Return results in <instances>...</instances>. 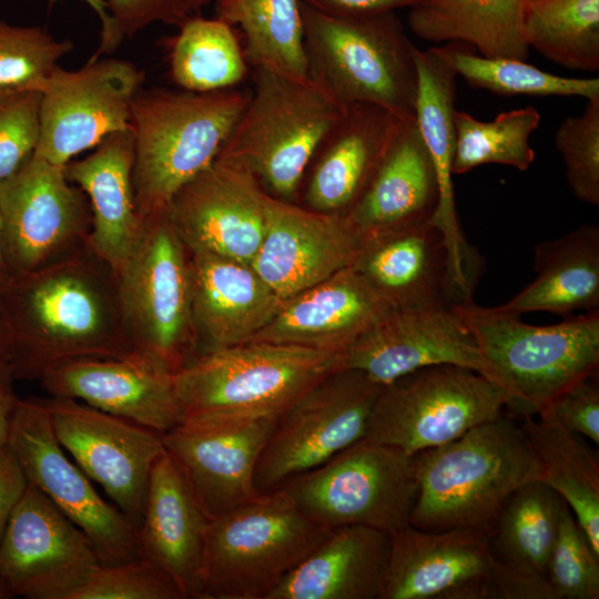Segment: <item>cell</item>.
Returning <instances> with one entry per match:
<instances>
[{
  "label": "cell",
  "mask_w": 599,
  "mask_h": 599,
  "mask_svg": "<svg viewBox=\"0 0 599 599\" xmlns=\"http://www.w3.org/2000/svg\"><path fill=\"white\" fill-rule=\"evenodd\" d=\"M12 331L14 379L84 357L131 354L119 275L88 240L12 277L0 295Z\"/></svg>",
  "instance_id": "cell-1"
},
{
  "label": "cell",
  "mask_w": 599,
  "mask_h": 599,
  "mask_svg": "<svg viewBox=\"0 0 599 599\" xmlns=\"http://www.w3.org/2000/svg\"><path fill=\"white\" fill-rule=\"evenodd\" d=\"M416 456L419 489L409 525L427 531L489 529L516 490L545 475L520 424L504 415Z\"/></svg>",
  "instance_id": "cell-2"
},
{
  "label": "cell",
  "mask_w": 599,
  "mask_h": 599,
  "mask_svg": "<svg viewBox=\"0 0 599 599\" xmlns=\"http://www.w3.org/2000/svg\"><path fill=\"white\" fill-rule=\"evenodd\" d=\"M251 91L141 88L130 106L133 190L142 219L165 212L173 195L211 165Z\"/></svg>",
  "instance_id": "cell-3"
},
{
  "label": "cell",
  "mask_w": 599,
  "mask_h": 599,
  "mask_svg": "<svg viewBox=\"0 0 599 599\" xmlns=\"http://www.w3.org/2000/svg\"><path fill=\"white\" fill-rule=\"evenodd\" d=\"M308 78L341 108L372 104L415 119L416 47L394 11L341 17L301 1Z\"/></svg>",
  "instance_id": "cell-4"
},
{
  "label": "cell",
  "mask_w": 599,
  "mask_h": 599,
  "mask_svg": "<svg viewBox=\"0 0 599 599\" xmlns=\"http://www.w3.org/2000/svg\"><path fill=\"white\" fill-rule=\"evenodd\" d=\"M451 307L493 367L509 397L508 408L524 417L538 414L559 393L598 373L599 309L537 326L471 298Z\"/></svg>",
  "instance_id": "cell-5"
},
{
  "label": "cell",
  "mask_w": 599,
  "mask_h": 599,
  "mask_svg": "<svg viewBox=\"0 0 599 599\" xmlns=\"http://www.w3.org/2000/svg\"><path fill=\"white\" fill-rule=\"evenodd\" d=\"M252 80L216 159L247 169L271 196L294 202L317 146L345 109L309 78L256 67Z\"/></svg>",
  "instance_id": "cell-6"
},
{
  "label": "cell",
  "mask_w": 599,
  "mask_h": 599,
  "mask_svg": "<svg viewBox=\"0 0 599 599\" xmlns=\"http://www.w3.org/2000/svg\"><path fill=\"white\" fill-rule=\"evenodd\" d=\"M329 530L283 488L210 519L197 599H268Z\"/></svg>",
  "instance_id": "cell-7"
},
{
  "label": "cell",
  "mask_w": 599,
  "mask_h": 599,
  "mask_svg": "<svg viewBox=\"0 0 599 599\" xmlns=\"http://www.w3.org/2000/svg\"><path fill=\"white\" fill-rule=\"evenodd\" d=\"M344 370V353L247 342L197 355L175 373L183 417L285 413L318 383Z\"/></svg>",
  "instance_id": "cell-8"
},
{
  "label": "cell",
  "mask_w": 599,
  "mask_h": 599,
  "mask_svg": "<svg viewBox=\"0 0 599 599\" xmlns=\"http://www.w3.org/2000/svg\"><path fill=\"white\" fill-rule=\"evenodd\" d=\"M119 275L132 351L177 373L200 354L192 314L190 252L167 210L143 219L140 240Z\"/></svg>",
  "instance_id": "cell-9"
},
{
  "label": "cell",
  "mask_w": 599,
  "mask_h": 599,
  "mask_svg": "<svg viewBox=\"0 0 599 599\" xmlns=\"http://www.w3.org/2000/svg\"><path fill=\"white\" fill-rule=\"evenodd\" d=\"M281 488L322 526L361 525L392 535L410 522L417 456L363 438Z\"/></svg>",
  "instance_id": "cell-10"
},
{
  "label": "cell",
  "mask_w": 599,
  "mask_h": 599,
  "mask_svg": "<svg viewBox=\"0 0 599 599\" xmlns=\"http://www.w3.org/2000/svg\"><path fill=\"white\" fill-rule=\"evenodd\" d=\"M508 406L506 392L475 370L427 366L382 386L364 438L416 455L501 417Z\"/></svg>",
  "instance_id": "cell-11"
},
{
  "label": "cell",
  "mask_w": 599,
  "mask_h": 599,
  "mask_svg": "<svg viewBox=\"0 0 599 599\" xmlns=\"http://www.w3.org/2000/svg\"><path fill=\"white\" fill-rule=\"evenodd\" d=\"M382 386L364 373L332 374L280 416L258 459V494L281 488L363 439Z\"/></svg>",
  "instance_id": "cell-12"
},
{
  "label": "cell",
  "mask_w": 599,
  "mask_h": 599,
  "mask_svg": "<svg viewBox=\"0 0 599 599\" xmlns=\"http://www.w3.org/2000/svg\"><path fill=\"white\" fill-rule=\"evenodd\" d=\"M7 444L28 481L89 537L101 565L140 558L135 529L68 457L53 433L42 398H19Z\"/></svg>",
  "instance_id": "cell-13"
},
{
  "label": "cell",
  "mask_w": 599,
  "mask_h": 599,
  "mask_svg": "<svg viewBox=\"0 0 599 599\" xmlns=\"http://www.w3.org/2000/svg\"><path fill=\"white\" fill-rule=\"evenodd\" d=\"M42 402L62 448L136 529L153 466L164 451L162 435L75 399Z\"/></svg>",
  "instance_id": "cell-14"
},
{
  "label": "cell",
  "mask_w": 599,
  "mask_h": 599,
  "mask_svg": "<svg viewBox=\"0 0 599 599\" xmlns=\"http://www.w3.org/2000/svg\"><path fill=\"white\" fill-rule=\"evenodd\" d=\"M280 416L195 414L162 435L205 516L219 517L261 494L255 469Z\"/></svg>",
  "instance_id": "cell-15"
},
{
  "label": "cell",
  "mask_w": 599,
  "mask_h": 599,
  "mask_svg": "<svg viewBox=\"0 0 599 599\" xmlns=\"http://www.w3.org/2000/svg\"><path fill=\"white\" fill-rule=\"evenodd\" d=\"M144 73L120 59H90L81 69L58 67L41 91L34 155L64 166L105 136L130 129V106Z\"/></svg>",
  "instance_id": "cell-16"
},
{
  "label": "cell",
  "mask_w": 599,
  "mask_h": 599,
  "mask_svg": "<svg viewBox=\"0 0 599 599\" xmlns=\"http://www.w3.org/2000/svg\"><path fill=\"white\" fill-rule=\"evenodd\" d=\"M100 565L82 529L28 483L0 540V580L11 596L73 599Z\"/></svg>",
  "instance_id": "cell-17"
},
{
  "label": "cell",
  "mask_w": 599,
  "mask_h": 599,
  "mask_svg": "<svg viewBox=\"0 0 599 599\" xmlns=\"http://www.w3.org/2000/svg\"><path fill=\"white\" fill-rule=\"evenodd\" d=\"M3 253L12 277L31 272L87 240L92 214L64 166L32 154L0 182Z\"/></svg>",
  "instance_id": "cell-18"
},
{
  "label": "cell",
  "mask_w": 599,
  "mask_h": 599,
  "mask_svg": "<svg viewBox=\"0 0 599 599\" xmlns=\"http://www.w3.org/2000/svg\"><path fill=\"white\" fill-rule=\"evenodd\" d=\"M267 196L247 169L216 159L173 195L167 216L190 252L251 264L265 232Z\"/></svg>",
  "instance_id": "cell-19"
},
{
  "label": "cell",
  "mask_w": 599,
  "mask_h": 599,
  "mask_svg": "<svg viewBox=\"0 0 599 599\" xmlns=\"http://www.w3.org/2000/svg\"><path fill=\"white\" fill-rule=\"evenodd\" d=\"M494 570L489 529L408 525L390 535L380 599H495Z\"/></svg>",
  "instance_id": "cell-20"
},
{
  "label": "cell",
  "mask_w": 599,
  "mask_h": 599,
  "mask_svg": "<svg viewBox=\"0 0 599 599\" xmlns=\"http://www.w3.org/2000/svg\"><path fill=\"white\" fill-rule=\"evenodd\" d=\"M450 364L496 376L473 334L451 306L390 309L344 352V369L388 385L420 368Z\"/></svg>",
  "instance_id": "cell-21"
},
{
  "label": "cell",
  "mask_w": 599,
  "mask_h": 599,
  "mask_svg": "<svg viewBox=\"0 0 599 599\" xmlns=\"http://www.w3.org/2000/svg\"><path fill=\"white\" fill-rule=\"evenodd\" d=\"M363 245L347 215L268 194L265 232L251 265L283 300L353 266Z\"/></svg>",
  "instance_id": "cell-22"
},
{
  "label": "cell",
  "mask_w": 599,
  "mask_h": 599,
  "mask_svg": "<svg viewBox=\"0 0 599 599\" xmlns=\"http://www.w3.org/2000/svg\"><path fill=\"white\" fill-rule=\"evenodd\" d=\"M38 380L51 396L82 402L161 435L183 418L175 374L135 352L65 361Z\"/></svg>",
  "instance_id": "cell-23"
},
{
  "label": "cell",
  "mask_w": 599,
  "mask_h": 599,
  "mask_svg": "<svg viewBox=\"0 0 599 599\" xmlns=\"http://www.w3.org/2000/svg\"><path fill=\"white\" fill-rule=\"evenodd\" d=\"M390 309L353 266L290 297L250 342L344 353Z\"/></svg>",
  "instance_id": "cell-24"
},
{
  "label": "cell",
  "mask_w": 599,
  "mask_h": 599,
  "mask_svg": "<svg viewBox=\"0 0 599 599\" xmlns=\"http://www.w3.org/2000/svg\"><path fill=\"white\" fill-rule=\"evenodd\" d=\"M353 267L393 309L440 308L470 300L455 281L447 242L433 220L365 241Z\"/></svg>",
  "instance_id": "cell-25"
},
{
  "label": "cell",
  "mask_w": 599,
  "mask_h": 599,
  "mask_svg": "<svg viewBox=\"0 0 599 599\" xmlns=\"http://www.w3.org/2000/svg\"><path fill=\"white\" fill-rule=\"evenodd\" d=\"M402 120L372 104L346 108L305 171L303 206L347 215L368 186Z\"/></svg>",
  "instance_id": "cell-26"
},
{
  "label": "cell",
  "mask_w": 599,
  "mask_h": 599,
  "mask_svg": "<svg viewBox=\"0 0 599 599\" xmlns=\"http://www.w3.org/2000/svg\"><path fill=\"white\" fill-rule=\"evenodd\" d=\"M190 268L200 354L250 342L281 305L282 298L248 263L190 252Z\"/></svg>",
  "instance_id": "cell-27"
},
{
  "label": "cell",
  "mask_w": 599,
  "mask_h": 599,
  "mask_svg": "<svg viewBox=\"0 0 599 599\" xmlns=\"http://www.w3.org/2000/svg\"><path fill=\"white\" fill-rule=\"evenodd\" d=\"M209 518L165 451L153 466L143 519L135 529L140 557L162 570L184 598H196Z\"/></svg>",
  "instance_id": "cell-28"
},
{
  "label": "cell",
  "mask_w": 599,
  "mask_h": 599,
  "mask_svg": "<svg viewBox=\"0 0 599 599\" xmlns=\"http://www.w3.org/2000/svg\"><path fill=\"white\" fill-rule=\"evenodd\" d=\"M439 185L415 119H403L365 192L347 214L364 242L434 219Z\"/></svg>",
  "instance_id": "cell-29"
},
{
  "label": "cell",
  "mask_w": 599,
  "mask_h": 599,
  "mask_svg": "<svg viewBox=\"0 0 599 599\" xmlns=\"http://www.w3.org/2000/svg\"><path fill=\"white\" fill-rule=\"evenodd\" d=\"M134 138L130 129L105 136L64 172L85 194L92 214L88 243L119 274L142 233L133 190Z\"/></svg>",
  "instance_id": "cell-30"
},
{
  "label": "cell",
  "mask_w": 599,
  "mask_h": 599,
  "mask_svg": "<svg viewBox=\"0 0 599 599\" xmlns=\"http://www.w3.org/2000/svg\"><path fill=\"white\" fill-rule=\"evenodd\" d=\"M415 62L418 77L415 122L433 160L439 185V202L433 222L447 242L457 285L468 290L474 281V264L458 223L451 171L457 73L438 47L425 51L416 48Z\"/></svg>",
  "instance_id": "cell-31"
},
{
  "label": "cell",
  "mask_w": 599,
  "mask_h": 599,
  "mask_svg": "<svg viewBox=\"0 0 599 599\" xmlns=\"http://www.w3.org/2000/svg\"><path fill=\"white\" fill-rule=\"evenodd\" d=\"M389 549L382 530L332 528L268 599H380Z\"/></svg>",
  "instance_id": "cell-32"
},
{
  "label": "cell",
  "mask_w": 599,
  "mask_h": 599,
  "mask_svg": "<svg viewBox=\"0 0 599 599\" xmlns=\"http://www.w3.org/2000/svg\"><path fill=\"white\" fill-rule=\"evenodd\" d=\"M534 270L536 278L500 308L518 316L529 312L566 316L599 309V226L582 224L539 243Z\"/></svg>",
  "instance_id": "cell-33"
},
{
  "label": "cell",
  "mask_w": 599,
  "mask_h": 599,
  "mask_svg": "<svg viewBox=\"0 0 599 599\" xmlns=\"http://www.w3.org/2000/svg\"><path fill=\"white\" fill-rule=\"evenodd\" d=\"M527 0H423L410 8L408 24L432 42H464L487 58L526 60Z\"/></svg>",
  "instance_id": "cell-34"
},
{
  "label": "cell",
  "mask_w": 599,
  "mask_h": 599,
  "mask_svg": "<svg viewBox=\"0 0 599 599\" xmlns=\"http://www.w3.org/2000/svg\"><path fill=\"white\" fill-rule=\"evenodd\" d=\"M539 419L520 424L544 466V481L569 506L599 556V463L580 435L565 427L542 408Z\"/></svg>",
  "instance_id": "cell-35"
},
{
  "label": "cell",
  "mask_w": 599,
  "mask_h": 599,
  "mask_svg": "<svg viewBox=\"0 0 599 599\" xmlns=\"http://www.w3.org/2000/svg\"><path fill=\"white\" fill-rule=\"evenodd\" d=\"M564 499L541 480L516 490L489 528L495 562L501 567L547 576Z\"/></svg>",
  "instance_id": "cell-36"
},
{
  "label": "cell",
  "mask_w": 599,
  "mask_h": 599,
  "mask_svg": "<svg viewBox=\"0 0 599 599\" xmlns=\"http://www.w3.org/2000/svg\"><path fill=\"white\" fill-rule=\"evenodd\" d=\"M215 18L238 27L250 67L308 78L301 0H213Z\"/></svg>",
  "instance_id": "cell-37"
},
{
  "label": "cell",
  "mask_w": 599,
  "mask_h": 599,
  "mask_svg": "<svg viewBox=\"0 0 599 599\" xmlns=\"http://www.w3.org/2000/svg\"><path fill=\"white\" fill-rule=\"evenodd\" d=\"M169 40L172 80L185 91L232 89L247 74L248 63L235 28L201 14L177 27Z\"/></svg>",
  "instance_id": "cell-38"
},
{
  "label": "cell",
  "mask_w": 599,
  "mask_h": 599,
  "mask_svg": "<svg viewBox=\"0 0 599 599\" xmlns=\"http://www.w3.org/2000/svg\"><path fill=\"white\" fill-rule=\"evenodd\" d=\"M528 47L565 68L599 70V0H527Z\"/></svg>",
  "instance_id": "cell-39"
},
{
  "label": "cell",
  "mask_w": 599,
  "mask_h": 599,
  "mask_svg": "<svg viewBox=\"0 0 599 599\" xmlns=\"http://www.w3.org/2000/svg\"><path fill=\"white\" fill-rule=\"evenodd\" d=\"M457 75L469 85L502 95L599 98V79L565 78L545 72L525 60L477 55L464 42L438 47Z\"/></svg>",
  "instance_id": "cell-40"
},
{
  "label": "cell",
  "mask_w": 599,
  "mask_h": 599,
  "mask_svg": "<svg viewBox=\"0 0 599 599\" xmlns=\"http://www.w3.org/2000/svg\"><path fill=\"white\" fill-rule=\"evenodd\" d=\"M539 112L532 106L499 113L484 122L469 113L455 110L456 132L453 174H463L483 164H504L520 171L535 160L529 144L530 134L538 128Z\"/></svg>",
  "instance_id": "cell-41"
},
{
  "label": "cell",
  "mask_w": 599,
  "mask_h": 599,
  "mask_svg": "<svg viewBox=\"0 0 599 599\" xmlns=\"http://www.w3.org/2000/svg\"><path fill=\"white\" fill-rule=\"evenodd\" d=\"M73 50V43L58 40L40 27L12 26L0 18V90L42 91Z\"/></svg>",
  "instance_id": "cell-42"
},
{
  "label": "cell",
  "mask_w": 599,
  "mask_h": 599,
  "mask_svg": "<svg viewBox=\"0 0 599 599\" xmlns=\"http://www.w3.org/2000/svg\"><path fill=\"white\" fill-rule=\"evenodd\" d=\"M547 576L557 599L599 598V556L565 500Z\"/></svg>",
  "instance_id": "cell-43"
},
{
  "label": "cell",
  "mask_w": 599,
  "mask_h": 599,
  "mask_svg": "<svg viewBox=\"0 0 599 599\" xmlns=\"http://www.w3.org/2000/svg\"><path fill=\"white\" fill-rule=\"evenodd\" d=\"M568 184L580 201L599 204V98L587 100L580 115L565 119L555 135Z\"/></svg>",
  "instance_id": "cell-44"
},
{
  "label": "cell",
  "mask_w": 599,
  "mask_h": 599,
  "mask_svg": "<svg viewBox=\"0 0 599 599\" xmlns=\"http://www.w3.org/2000/svg\"><path fill=\"white\" fill-rule=\"evenodd\" d=\"M73 599H184L177 586L144 558L100 565Z\"/></svg>",
  "instance_id": "cell-45"
},
{
  "label": "cell",
  "mask_w": 599,
  "mask_h": 599,
  "mask_svg": "<svg viewBox=\"0 0 599 599\" xmlns=\"http://www.w3.org/2000/svg\"><path fill=\"white\" fill-rule=\"evenodd\" d=\"M40 102L38 90H0V182L34 153Z\"/></svg>",
  "instance_id": "cell-46"
},
{
  "label": "cell",
  "mask_w": 599,
  "mask_h": 599,
  "mask_svg": "<svg viewBox=\"0 0 599 599\" xmlns=\"http://www.w3.org/2000/svg\"><path fill=\"white\" fill-rule=\"evenodd\" d=\"M103 1L121 40L133 38L153 23L179 27L213 3V0Z\"/></svg>",
  "instance_id": "cell-47"
},
{
  "label": "cell",
  "mask_w": 599,
  "mask_h": 599,
  "mask_svg": "<svg viewBox=\"0 0 599 599\" xmlns=\"http://www.w3.org/2000/svg\"><path fill=\"white\" fill-rule=\"evenodd\" d=\"M595 376L559 393L546 407L566 429L599 444V387Z\"/></svg>",
  "instance_id": "cell-48"
},
{
  "label": "cell",
  "mask_w": 599,
  "mask_h": 599,
  "mask_svg": "<svg viewBox=\"0 0 599 599\" xmlns=\"http://www.w3.org/2000/svg\"><path fill=\"white\" fill-rule=\"evenodd\" d=\"M495 599H557L546 576L522 572L495 562Z\"/></svg>",
  "instance_id": "cell-49"
},
{
  "label": "cell",
  "mask_w": 599,
  "mask_h": 599,
  "mask_svg": "<svg viewBox=\"0 0 599 599\" xmlns=\"http://www.w3.org/2000/svg\"><path fill=\"white\" fill-rule=\"evenodd\" d=\"M28 483V478L10 446L6 444L0 447V540Z\"/></svg>",
  "instance_id": "cell-50"
},
{
  "label": "cell",
  "mask_w": 599,
  "mask_h": 599,
  "mask_svg": "<svg viewBox=\"0 0 599 599\" xmlns=\"http://www.w3.org/2000/svg\"><path fill=\"white\" fill-rule=\"evenodd\" d=\"M322 12L341 16H367L414 7L423 0H301Z\"/></svg>",
  "instance_id": "cell-51"
},
{
  "label": "cell",
  "mask_w": 599,
  "mask_h": 599,
  "mask_svg": "<svg viewBox=\"0 0 599 599\" xmlns=\"http://www.w3.org/2000/svg\"><path fill=\"white\" fill-rule=\"evenodd\" d=\"M11 368L0 365V447L8 443L11 420L19 400Z\"/></svg>",
  "instance_id": "cell-52"
},
{
  "label": "cell",
  "mask_w": 599,
  "mask_h": 599,
  "mask_svg": "<svg viewBox=\"0 0 599 599\" xmlns=\"http://www.w3.org/2000/svg\"><path fill=\"white\" fill-rule=\"evenodd\" d=\"M60 0H49L50 3H53ZM84 1L98 16L101 23L100 32V44L92 55L93 59L102 57L103 54L113 53L120 43L122 42L119 37L113 21L106 10L105 3L103 0H82Z\"/></svg>",
  "instance_id": "cell-53"
},
{
  "label": "cell",
  "mask_w": 599,
  "mask_h": 599,
  "mask_svg": "<svg viewBox=\"0 0 599 599\" xmlns=\"http://www.w3.org/2000/svg\"><path fill=\"white\" fill-rule=\"evenodd\" d=\"M12 352V331L6 309L0 298V365L11 368Z\"/></svg>",
  "instance_id": "cell-54"
},
{
  "label": "cell",
  "mask_w": 599,
  "mask_h": 599,
  "mask_svg": "<svg viewBox=\"0 0 599 599\" xmlns=\"http://www.w3.org/2000/svg\"><path fill=\"white\" fill-rule=\"evenodd\" d=\"M11 278L12 276L9 272L4 253H3L2 227H1V217H0V295L10 283Z\"/></svg>",
  "instance_id": "cell-55"
},
{
  "label": "cell",
  "mask_w": 599,
  "mask_h": 599,
  "mask_svg": "<svg viewBox=\"0 0 599 599\" xmlns=\"http://www.w3.org/2000/svg\"><path fill=\"white\" fill-rule=\"evenodd\" d=\"M10 597H12L11 593L0 580V599H6Z\"/></svg>",
  "instance_id": "cell-56"
}]
</instances>
